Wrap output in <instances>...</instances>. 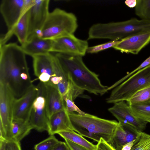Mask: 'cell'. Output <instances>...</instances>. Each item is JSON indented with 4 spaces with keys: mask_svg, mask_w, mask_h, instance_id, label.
I'll return each mask as SVG.
<instances>
[{
    "mask_svg": "<svg viewBox=\"0 0 150 150\" xmlns=\"http://www.w3.org/2000/svg\"><path fill=\"white\" fill-rule=\"evenodd\" d=\"M15 98L9 87L6 85L0 83V123L4 128L6 140L11 139L13 105Z\"/></svg>",
    "mask_w": 150,
    "mask_h": 150,
    "instance_id": "9c48e42d",
    "label": "cell"
},
{
    "mask_svg": "<svg viewBox=\"0 0 150 150\" xmlns=\"http://www.w3.org/2000/svg\"><path fill=\"white\" fill-rule=\"evenodd\" d=\"M64 140L70 150H89L84 147L76 144L68 139H64Z\"/></svg>",
    "mask_w": 150,
    "mask_h": 150,
    "instance_id": "d6a6232c",
    "label": "cell"
},
{
    "mask_svg": "<svg viewBox=\"0 0 150 150\" xmlns=\"http://www.w3.org/2000/svg\"><path fill=\"white\" fill-rule=\"evenodd\" d=\"M49 3V0H35L28 10V38L34 34H38L41 31L50 13Z\"/></svg>",
    "mask_w": 150,
    "mask_h": 150,
    "instance_id": "8fae6325",
    "label": "cell"
},
{
    "mask_svg": "<svg viewBox=\"0 0 150 150\" xmlns=\"http://www.w3.org/2000/svg\"><path fill=\"white\" fill-rule=\"evenodd\" d=\"M88 47L87 40L79 39L74 34H68L53 40L51 52L82 57Z\"/></svg>",
    "mask_w": 150,
    "mask_h": 150,
    "instance_id": "ba28073f",
    "label": "cell"
},
{
    "mask_svg": "<svg viewBox=\"0 0 150 150\" xmlns=\"http://www.w3.org/2000/svg\"><path fill=\"white\" fill-rule=\"evenodd\" d=\"M150 101V85L137 92L127 101L128 104Z\"/></svg>",
    "mask_w": 150,
    "mask_h": 150,
    "instance_id": "484cf974",
    "label": "cell"
},
{
    "mask_svg": "<svg viewBox=\"0 0 150 150\" xmlns=\"http://www.w3.org/2000/svg\"><path fill=\"white\" fill-rule=\"evenodd\" d=\"M28 11L22 16L18 22L11 30L8 31L1 37L0 45L6 44V42L13 35L17 37L21 45L27 41L28 33Z\"/></svg>",
    "mask_w": 150,
    "mask_h": 150,
    "instance_id": "d6986e66",
    "label": "cell"
},
{
    "mask_svg": "<svg viewBox=\"0 0 150 150\" xmlns=\"http://www.w3.org/2000/svg\"><path fill=\"white\" fill-rule=\"evenodd\" d=\"M136 141V140H134L125 144L121 150H131L132 147L135 143Z\"/></svg>",
    "mask_w": 150,
    "mask_h": 150,
    "instance_id": "e575fe53",
    "label": "cell"
},
{
    "mask_svg": "<svg viewBox=\"0 0 150 150\" xmlns=\"http://www.w3.org/2000/svg\"><path fill=\"white\" fill-rule=\"evenodd\" d=\"M6 140H0V150H5V145Z\"/></svg>",
    "mask_w": 150,
    "mask_h": 150,
    "instance_id": "8d00e7d4",
    "label": "cell"
},
{
    "mask_svg": "<svg viewBox=\"0 0 150 150\" xmlns=\"http://www.w3.org/2000/svg\"><path fill=\"white\" fill-rule=\"evenodd\" d=\"M34 74L40 82L55 86L57 79L54 63V55L50 53L32 57Z\"/></svg>",
    "mask_w": 150,
    "mask_h": 150,
    "instance_id": "30bf717a",
    "label": "cell"
},
{
    "mask_svg": "<svg viewBox=\"0 0 150 150\" xmlns=\"http://www.w3.org/2000/svg\"><path fill=\"white\" fill-rule=\"evenodd\" d=\"M26 55L16 43L0 45V83L6 85L16 98L33 85Z\"/></svg>",
    "mask_w": 150,
    "mask_h": 150,
    "instance_id": "6da1fadb",
    "label": "cell"
},
{
    "mask_svg": "<svg viewBox=\"0 0 150 150\" xmlns=\"http://www.w3.org/2000/svg\"><path fill=\"white\" fill-rule=\"evenodd\" d=\"M150 42V32L133 35L122 40L113 48L121 52L137 54Z\"/></svg>",
    "mask_w": 150,
    "mask_h": 150,
    "instance_id": "2e32d148",
    "label": "cell"
},
{
    "mask_svg": "<svg viewBox=\"0 0 150 150\" xmlns=\"http://www.w3.org/2000/svg\"><path fill=\"white\" fill-rule=\"evenodd\" d=\"M5 150H22L20 142L12 139L6 140L5 143Z\"/></svg>",
    "mask_w": 150,
    "mask_h": 150,
    "instance_id": "4dcf8cb0",
    "label": "cell"
},
{
    "mask_svg": "<svg viewBox=\"0 0 150 150\" xmlns=\"http://www.w3.org/2000/svg\"><path fill=\"white\" fill-rule=\"evenodd\" d=\"M51 150H70L66 142L59 141Z\"/></svg>",
    "mask_w": 150,
    "mask_h": 150,
    "instance_id": "836d02e7",
    "label": "cell"
},
{
    "mask_svg": "<svg viewBox=\"0 0 150 150\" xmlns=\"http://www.w3.org/2000/svg\"><path fill=\"white\" fill-rule=\"evenodd\" d=\"M96 150H117L102 138L96 145Z\"/></svg>",
    "mask_w": 150,
    "mask_h": 150,
    "instance_id": "1f68e13d",
    "label": "cell"
},
{
    "mask_svg": "<svg viewBox=\"0 0 150 150\" xmlns=\"http://www.w3.org/2000/svg\"><path fill=\"white\" fill-rule=\"evenodd\" d=\"M37 86L38 94L33 104L29 121L33 129L39 132L48 131L49 118L47 112L45 84L40 81Z\"/></svg>",
    "mask_w": 150,
    "mask_h": 150,
    "instance_id": "52a82bcc",
    "label": "cell"
},
{
    "mask_svg": "<svg viewBox=\"0 0 150 150\" xmlns=\"http://www.w3.org/2000/svg\"><path fill=\"white\" fill-rule=\"evenodd\" d=\"M59 142L54 135H50L47 138L35 145L34 150H51Z\"/></svg>",
    "mask_w": 150,
    "mask_h": 150,
    "instance_id": "83f0119b",
    "label": "cell"
},
{
    "mask_svg": "<svg viewBox=\"0 0 150 150\" xmlns=\"http://www.w3.org/2000/svg\"><path fill=\"white\" fill-rule=\"evenodd\" d=\"M53 63L57 79L56 86L63 97L67 91L71 81L55 55H54Z\"/></svg>",
    "mask_w": 150,
    "mask_h": 150,
    "instance_id": "44dd1931",
    "label": "cell"
},
{
    "mask_svg": "<svg viewBox=\"0 0 150 150\" xmlns=\"http://www.w3.org/2000/svg\"><path fill=\"white\" fill-rule=\"evenodd\" d=\"M78 27L77 18L74 13L57 8L49 13L41 30L40 37L53 40L66 35L74 34Z\"/></svg>",
    "mask_w": 150,
    "mask_h": 150,
    "instance_id": "5b68a950",
    "label": "cell"
},
{
    "mask_svg": "<svg viewBox=\"0 0 150 150\" xmlns=\"http://www.w3.org/2000/svg\"><path fill=\"white\" fill-rule=\"evenodd\" d=\"M72 130L69 113L66 109L54 113L49 119L47 132L50 135L60 131Z\"/></svg>",
    "mask_w": 150,
    "mask_h": 150,
    "instance_id": "ffe728a7",
    "label": "cell"
},
{
    "mask_svg": "<svg viewBox=\"0 0 150 150\" xmlns=\"http://www.w3.org/2000/svg\"><path fill=\"white\" fill-rule=\"evenodd\" d=\"M33 129L29 121L13 119L11 127V139L20 142Z\"/></svg>",
    "mask_w": 150,
    "mask_h": 150,
    "instance_id": "7402d4cb",
    "label": "cell"
},
{
    "mask_svg": "<svg viewBox=\"0 0 150 150\" xmlns=\"http://www.w3.org/2000/svg\"><path fill=\"white\" fill-rule=\"evenodd\" d=\"M72 129L82 136L98 142L101 138L108 142L119 122L85 112L82 115L69 113Z\"/></svg>",
    "mask_w": 150,
    "mask_h": 150,
    "instance_id": "277c9868",
    "label": "cell"
},
{
    "mask_svg": "<svg viewBox=\"0 0 150 150\" xmlns=\"http://www.w3.org/2000/svg\"><path fill=\"white\" fill-rule=\"evenodd\" d=\"M150 32V21L133 18L125 21L94 24L89 30L88 39L119 41Z\"/></svg>",
    "mask_w": 150,
    "mask_h": 150,
    "instance_id": "3957f363",
    "label": "cell"
},
{
    "mask_svg": "<svg viewBox=\"0 0 150 150\" xmlns=\"http://www.w3.org/2000/svg\"><path fill=\"white\" fill-rule=\"evenodd\" d=\"M113 134L108 142L117 150H121L125 144L133 140H138L140 132L131 125L119 122Z\"/></svg>",
    "mask_w": 150,
    "mask_h": 150,
    "instance_id": "9a60e30c",
    "label": "cell"
},
{
    "mask_svg": "<svg viewBox=\"0 0 150 150\" xmlns=\"http://www.w3.org/2000/svg\"><path fill=\"white\" fill-rule=\"evenodd\" d=\"M44 83L46 91L47 112L49 119L54 113L66 108L62 96L57 87L49 83Z\"/></svg>",
    "mask_w": 150,
    "mask_h": 150,
    "instance_id": "ac0fdd59",
    "label": "cell"
},
{
    "mask_svg": "<svg viewBox=\"0 0 150 150\" xmlns=\"http://www.w3.org/2000/svg\"><path fill=\"white\" fill-rule=\"evenodd\" d=\"M55 55L67 74L69 79L77 87L101 96L108 91L109 87L102 84L98 75L86 65L82 57L60 53H57Z\"/></svg>",
    "mask_w": 150,
    "mask_h": 150,
    "instance_id": "7a4b0ae2",
    "label": "cell"
},
{
    "mask_svg": "<svg viewBox=\"0 0 150 150\" xmlns=\"http://www.w3.org/2000/svg\"><path fill=\"white\" fill-rule=\"evenodd\" d=\"M38 93L37 86L33 84L21 97L15 99L13 105V119L29 121L33 104Z\"/></svg>",
    "mask_w": 150,
    "mask_h": 150,
    "instance_id": "7c38bea8",
    "label": "cell"
},
{
    "mask_svg": "<svg viewBox=\"0 0 150 150\" xmlns=\"http://www.w3.org/2000/svg\"><path fill=\"white\" fill-rule=\"evenodd\" d=\"M129 105L134 115L146 122H150V101Z\"/></svg>",
    "mask_w": 150,
    "mask_h": 150,
    "instance_id": "cb8c5ba5",
    "label": "cell"
},
{
    "mask_svg": "<svg viewBox=\"0 0 150 150\" xmlns=\"http://www.w3.org/2000/svg\"><path fill=\"white\" fill-rule=\"evenodd\" d=\"M150 85V65L115 87L106 99L108 103L127 101L138 91Z\"/></svg>",
    "mask_w": 150,
    "mask_h": 150,
    "instance_id": "8992f818",
    "label": "cell"
},
{
    "mask_svg": "<svg viewBox=\"0 0 150 150\" xmlns=\"http://www.w3.org/2000/svg\"><path fill=\"white\" fill-rule=\"evenodd\" d=\"M120 40H111L102 44L88 47L87 53L90 54L96 53L111 47L117 45Z\"/></svg>",
    "mask_w": 150,
    "mask_h": 150,
    "instance_id": "f546056e",
    "label": "cell"
},
{
    "mask_svg": "<svg viewBox=\"0 0 150 150\" xmlns=\"http://www.w3.org/2000/svg\"><path fill=\"white\" fill-rule=\"evenodd\" d=\"M24 0H2L0 11L7 28L11 30L23 15Z\"/></svg>",
    "mask_w": 150,
    "mask_h": 150,
    "instance_id": "5bb4252c",
    "label": "cell"
},
{
    "mask_svg": "<svg viewBox=\"0 0 150 150\" xmlns=\"http://www.w3.org/2000/svg\"><path fill=\"white\" fill-rule=\"evenodd\" d=\"M126 102L122 101L114 103L113 106L108 109V111L119 122L128 124L138 131L143 132L145 129L147 123L135 116L129 105Z\"/></svg>",
    "mask_w": 150,
    "mask_h": 150,
    "instance_id": "4fadbf2b",
    "label": "cell"
},
{
    "mask_svg": "<svg viewBox=\"0 0 150 150\" xmlns=\"http://www.w3.org/2000/svg\"><path fill=\"white\" fill-rule=\"evenodd\" d=\"M135 13L141 19L150 21V0H137Z\"/></svg>",
    "mask_w": 150,
    "mask_h": 150,
    "instance_id": "d4e9b609",
    "label": "cell"
},
{
    "mask_svg": "<svg viewBox=\"0 0 150 150\" xmlns=\"http://www.w3.org/2000/svg\"><path fill=\"white\" fill-rule=\"evenodd\" d=\"M65 108L68 113L75 111L78 113L82 115L85 112L81 110L74 103V100L70 93L67 91L66 94L63 96Z\"/></svg>",
    "mask_w": 150,
    "mask_h": 150,
    "instance_id": "f1b7e54d",
    "label": "cell"
},
{
    "mask_svg": "<svg viewBox=\"0 0 150 150\" xmlns=\"http://www.w3.org/2000/svg\"><path fill=\"white\" fill-rule=\"evenodd\" d=\"M56 134H59L64 139H68L89 150H96V145L89 142L82 136L75 132L73 130L60 131Z\"/></svg>",
    "mask_w": 150,
    "mask_h": 150,
    "instance_id": "603a6c76",
    "label": "cell"
},
{
    "mask_svg": "<svg viewBox=\"0 0 150 150\" xmlns=\"http://www.w3.org/2000/svg\"><path fill=\"white\" fill-rule=\"evenodd\" d=\"M137 2V0H127L125 2V4L130 8L135 7Z\"/></svg>",
    "mask_w": 150,
    "mask_h": 150,
    "instance_id": "d590c367",
    "label": "cell"
},
{
    "mask_svg": "<svg viewBox=\"0 0 150 150\" xmlns=\"http://www.w3.org/2000/svg\"><path fill=\"white\" fill-rule=\"evenodd\" d=\"M52 43L53 40L43 39L34 35L21 46L26 55L33 57L51 52Z\"/></svg>",
    "mask_w": 150,
    "mask_h": 150,
    "instance_id": "e0dca14e",
    "label": "cell"
},
{
    "mask_svg": "<svg viewBox=\"0 0 150 150\" xmlns=\"http://www.w3.org/2000/svg\"><path fill=\"white\" fill-rule=\"evenodd\" d=\"M131 150H150V134L140 131L139 139Z\"/></svg>",
    "mask_w": 150,
    "mask_h": 150,
    "instance_id": "4316f807",
    "label": "cell"
}]
</instances>
